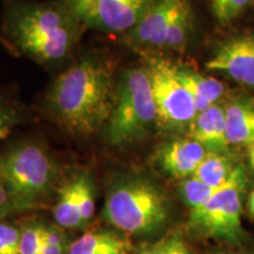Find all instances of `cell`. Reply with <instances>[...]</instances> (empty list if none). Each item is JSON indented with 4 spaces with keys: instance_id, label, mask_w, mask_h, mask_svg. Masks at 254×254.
<instances>
[{
    "instance_id": "obj_27",
    "label": "cell",
    "mask_w": 254,
    "mask_h": 254,
    "mask_svg": "<svg viewBox=\"0 0 254 254\" xmlns=\"http://www.w3.org/2000/svg\"><path fill=\"white\" fill-rule=\"evenodd\" d=\"M41 245H67L66 237L59 228L41 225L40 227Z\"/></svg>"
},
{
    "instance_id": "obj_16",
    "label": "cell",
    "mask_w": 254,
    "mask_h": 254,
    "mask_svg": "<svg viewBox=\"0 0 254 254\" xmlns=\"http://www.w3.org/2000/svg\"><path fill=\"white\" fill-rule=\"evenodd\" d=\"M128 243L107 231L88 232L68 246L67 254H127Z\"/></svg>"
},
{
    "instance_id": "obj_23",
    "label": "cell",
    "mask_w": 254,
    "mask_h": 254,
    "mask_svg": "<svg viewBox=\"0 0 254 254\" xmlns=\"http://www.w3.org/2000/svg\"><path fill=\"white\" fill-rule=\"evenodd\" d=\"M40 224H31L20 231L19 254H39L41 247Z\"/></svg>"
},
{
    "instance_id": "obj_9",
    "label": "cell",
    "mask_w": 254,
    "mask_h": 254,
    "mask_svg": "<svg viewBox=\"0 0 254 254\" xmlns=\"http://www.w3.org/2000/svg\"><path fill=\"white\" fill-rule=\"evenodd\" d=\"M187 4L189 0H154L140 23L125 34L127 45L138 49L165 47L171 24Z\"/></svg>"
},
{
    "instance_id": "obj_24",
    "label": "cell",
    "mask_w": 254,
    "mask_h": 254,
    "mask_svg": "<svg viewBox=\"0 0 254 254\" xmlns=\"http://www.w3.org/2000/svg\"><path fill=\"white\" fill-rule=\"evenodd\" d=\"M20 230L8 222L0 221V254H19Z\"/></svg>"
},
{
    "instance_id": "obj_26",
    "label": "cell",
    "mask_w": 254,
    "mask_h": 254,
    "mask_svg": "<svg viewBox=\"0 0 254 254\" xmlns=\"http://www.w3.org/2000/svg\"><path fill=\"white\" fill-rule=\"evenodd\" d=\"M64 8L67 9L73 17L82 25L85 15L93 7L98 0H56Z\"/></svg>"
},
{
    "instance_id": "obj_28",
    "label": "cell",
    "mask_w": 254,
    "mask_h": 254,
    "mask_svg": "<svg viewBox=\"0 0 254 254\" xmlns=\"http://www.w3.org/2000/svg\"><path fill=\"white\" fill-rule=\"evenodd\" d=\"M13 211H17V209H15L13 202L9 198L4 184L1 183L0 184V219L4 218L5 215H7Z\"/></svg>"
},
{
    "instance_id": "obj_10",
    "label": "cell",
    "mask_w": 254,
    "mask_h": 254,
    "mask_svg": "<svg viewBox=\"0 0 254 254\" xmlns=\"http://www.w3.org/2000/svg\"><path fill=\"white\" fill-rule=\"evenodd\" d=\"M206 68L221 72L240 84L254 87V36L225 41L207 60Z\"/></svg>"
},
{
    "instance_id": "obj_22",
    "label": "cell",
    "mask_w": 254,
    "mask_h": 254,
    "mask_svg": "<svg viewBox=\"0 0 254 254\" xmlns=\"http://www.w3.org/2000/svg\"><path fill=\"white\" fill-rule=\"evenodd\" d=\"M253 4L254 0H212L215 18L221 23H228Z\"/></svg>"
},
{
    "instance_id": "obj_19",
    "label": "cell",
    "mask_w": 254,
    "mask_h": 254,
    "mask_svg": "<svg viewBox=\"0 0 254 254\" xmlns=\"http://www.w3.org/2000/svg\"><path fill=\"white\" fill-rule=\"evenodd\" d=\"M193 23V13L190 8V2L184 7L179 14L174 18L173 23L171 24L170 30H168L166 43L165 47L172 50L182 49L185 46L187 38L190 33Z\"/></svg>"
},
{
    "instance_id": "obj_8",
    "label": "cell",
    "mask_w": 254,
    "mask_h": 254,
    "mask_svg": "<svg viewBox=\"0 0 254 254\" xmlns=\"http://www.w3.org/2000/svg\"><path fill=\"white\" fill-rule=\"evenodd\" d=\"M154 0H98L85 15L86 28L126 34L140 23Z\"/></svg>"
},
{
    "instance_id": "obj_17",
    "label": "cell",
    "mask_w": 254,
    "mask_h": 254,
    "mask_svg": "<svg viewBox=\"0 0 254 254\" xmlns=\"http://www.w3.org/2000/svg\"><path fill=\"white\" fill-rule=\"evenodd\" d=\"M55 218L63 228H75L84 225L78 204V192L75 179L66 183L59 190L55 207Z\"/></svg>"
},
{
    "instance_id": "obj_15",
    "label": "cell",
    "mask_w": 254,
    "mask_h": 254,
    "mask_svg": "<svg viewBox=\"0 0 254 254\" xmlns=\"http://www.w3.org/2000/svg\"><path fill=\"white\" fill-rule=\"evenodd\" d=\"M192 177L208 186L224 187L245 178V174L240 167L234 166L232 159L226 153L207 152Z\"/></svg>"
},
{
    "instance_id": "obj_29",
    "label": "cell",
    "mask_w": 254,
    "mask_h": 254,
    "mask_svg": "<svg viewBox=\"0 0 254 254\" xmlns=\"http://www.w3.org/2000/svg\"><path fill=\"white\" fill-rule=\"evenodd\" d=\"M67 251V245H41L39 254H65Z\"/></svg>"
},
{
    "instance_id": "obj_1",
    "label": "cell",
    "mask_w": 254,
    "mask_h": 254,
    "mask_svg": "<svg viewBox=\"0 0 254 254\" xmlns=\"http://www.w3.org/2000/svg\"><path fill=\"white\" fill-rule=\"evenodd\" d=\"M116 97L117 84L111 64L90 56L58 75L46 95V105L64 131L87 136L106 125Z\"/></svg>"
},
{
    "instance_id": "obj_14",
    "label": "cell",
    "mask_w": 254,
    "mask_h": 254,
    "mask_svg": "<svg viewBox=\"0 0 254 254\" xmlns=\"http://www.w3.org/2000/svg\"><path fill=\"white\" fill-rule=\"evenodd\" d=\"M177 73L180 81L185 85L192 95L196 113L201 112L212 105L218 104L219 99L226 91L225 85L218 79L206 77L190 68L177 66Z\"/></svg>"
},
{
    "instance_id": "obj_4",
    "label": "cell",
    "mask_w": 254,
    "mask_h": 254,
    "mask_svg": "<svg viewBox=\"0 0 254 254\" xmlns=\"http://www.w3.org/2000/svg\"><path fill=\"white\" fill-rule=\"evenodd\" d=\"M104 218L125 233L144 236L158 231L168 217L164 193L141 177H122L105 199Z\"/></svg>"
},
{
    "instance_id": "obj_20",
    "label": "cell",
    "mask_w": 254,
    "mask_h": 254,
    "mask_svg": "<svg viewBox=\"0 0 254 254\" xmlns=\"http://www.w3.org/2000/svg\"><path fill=\"white\" fill-rule=\"evenodd\" d=\"M77 184L78 204L81 219L84 224L93 218L95 212V193L94 184L90 174L82 173L74 178Z\"/></svg>"
},
{
    "instance_id": "obj_31",
    "label": "cell",
    "mask_w": 254,
    "mask_h": 254,
    "mask_svg": "<svg viewBox=\"0 0 254 254\" xmlns=\"http://www.w3.org/2000/svg\"><path fill=\"white\" fill-rule=\"evenodd\" d=\"M249 206H250V211L252 215L254 217V190L252 192V194L250 196V201H249Z\"/></svg>"
},
{
    "instance_id": "obj_25",
    "label": "cell",
    "mask_w": 254,
    "mask_h": 254,
    "mask_svg": "<svg viewBox=\"0 0 254 254\" xmlns=\"http://www.w3.org/2000/svg\"><path fill=\"white\" fill-rule=\"evenodd\" d=\"M142 254H190L185 243L178 234L161 240Z\"/></svg>"
},
{
    "instance_id": "obj_5",
    "label": "cell",
    "mask_w": 254,
    "mask_h": 254,
    "mask_svg": "<svg viewBox=\"0 0 254 254\" xmlns=\"http://www.w3.org/2000/svg\"><path fill=\"white\" fill-rule=\"evenodd\" d=\"M57 173L55 160L37 142H20L0 155V179L15 209L33 207L46 199Z\"/></svg>"
},
{
    "instance_id": "obj_21",
    "label": "cell",
    "mask_w": 254,
    "mask_h": 254,
    "mask_svg": "<svg viewBox=\"0 0 254 254\" xmlns=\"http://www.w3.org/2000/svg\"><path fill=\"white\" fill-rule=\"evenodd\" d=\"M21 122L23 112L17 103L0 94V141L7 138Z\"/></svg>"
},
{
    "instance_id": "obj_7",
    "label": "cell",
    "mask_w": 254,
    "mask_h": 254,
    "mask_svg": "<svg viewBox=\"0 0 254 254\" xmlns=\"http://www.w3.org/2000/svg\"><path fill=\"white\" fill-rule=\"evenodd\" d=\"M245 179L219 190L207 202L192 209L190 225L207 237L234 241L241 237V190Z\"/></svg>"
},
{
    "instance_id": "obj_2",
    "label": "cell",
    "mask_w": 254,
    "mask_h": 254,
    "mask_svg": "<svg viewBox=\"0 0 254 254\" xmlns=\"http://www.w3.org/2000/svg\"><path fill=\"white\" fill-rule=\"evenodd\" d=\"M80 25L56 0H5L0 39L14 56L52 64L72 52Z\"/></svg>"
},
{
    "instance_id": "obj_6",
    "label": "cell",
    "mask_w": 254,
    "mask_h": 254,
    "mask_svg": "<svg viewBox=\"0 0 254 254\" xmlns=\"http://www.w3.org/2000/svg\"><path fill=\"white\" fill-rule=\"evenodd\" d=\"M158 111V124L166 129L189 128L196 116L194 101L180 81L177 66L164 59L151 60L147 66Z\"/></svg>"
},
{
    "instance_id": "obj_30",
    "label": "cell",
    "mask_w": 254,
    "mask_h": 254,
    "mask_svg": "<svg viewBox=\"0 0 254 254\" xmlns=\"http://www.w3.org/2000/svg\"><path fill=\"white\" fill-rule=\"evenodd\" d=\"M249 157H250V161L252 167L254 168V144L250 146V151H249Z\"/></svg>"
},
{
    "instance_id": "obj_12",
    "label": "cell",
    "mask_w": 254,
    "mask_h": 254,
    "mask_svg": "<svg viewBox=\"0 0 254 254\" xmlns=\"http://www.w3.org/2000/svg\"><path fill=\"white\" fill-rule=\"evenodd\" d=\"M189 136L201 144L208 152L226 153L230 144L226 136L224 107L214 104L196 113L189 126Z\"/></svg>"
},
{
    "instance_id": "obj_11",
    "label": "cell",
    "mask_w": 254,
    "mask_h": 254,
    "mask_svg": "<svg viewBox=\"0 0 254 254\" xmlns=\"http://www.w3.org/2000/svg\"><path fill=\"white\" fill-rule=\"evenodd\" d=\"M207 150L192 138H180L166 142L158 152L160 167L178 179H187L195 173Z\"/></svg>"
},
{
    "instance_id": "obj_3",
    "label": "cell",
    "mask_w": 254,
    "mask_h": 254,
    "mask_svg": "<svg viewBox=\"0 0 254 254\" xmlns=\"http://www.w3.org/2000/svg\"><path fill=\"white\" fill-rule=\"evenodd\" d=\"M157 123L158 111L147 66L125 69L117 84L112 113L104 127L105 138L118 147L132 145L144 139Z\"/></svg>"
},
{
    "instance_id": "obj_18",
    "label": "cell",
    "mask_w": 254,
    "mask_h": 254,
    "mask_svg": "<svg viewBox=\"0 0 254 254\" xmlns=\"http://www.w3.org/2000/svg\"><path fill=\"white\" fill-rule=\"evenodd\" d=\"M243 179H245V178H241L239 180ZM239 180H236V182H239ZM231 184H228V185H231ZM224 187L208 186L202 182H200L196 178L190 177L184 180L182 185H180V194H182L184 202H185V204L190 207V211H192V209L198 208L201 205H204L205 202H207L212 196L217 194L219 190L224 189Z\"/></svg>"
},
{
    "instance_id": "obj_13",
    "label": "cell",
    "mask_w": 254,
    "mask_h": 254,
    "mask_svg": "<svg viewBox=\"0 0 254 254\" xmlns=\"http://www.w3.org/2000/svg\"><path fill=\"white\" fill-rule=\"evenodd\" d=\"M226 136L230 145L254 144V105L244 100L232 101L225 107Z\"/></svg>"
}]
</instances>
